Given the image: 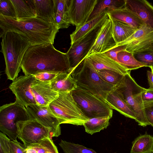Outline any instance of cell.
<instances>
[{
  "mask_svg": "<svg viewBox=\"0 0 153 153\" xmlns=\"http://www.w3.org/2000/svg\"><path fill=\"white\" fill-rule=\"evenodd\" d=\"M48 43L30 46L22 59L21 69L25 75L35 76L44 72L59 73L71 69L66 53Z\"/></svg>",
  "mask_w": 153,
  "mask_h": 153,
  "instance_id": "cell-1",
  "label": "cell"
},
{
  "mask_svg": "<svg viewBox=\"0 0 153 153\" xmlns=\"http://www.w3.org/2000/svg\"><path fill=\"white\" fill-rule=\"evenodd\" d=\"M0 37L7 32L19 33L26 38L31 46L53 44L59 30L53 24L37 17L18 20L0 15Z\"/></svg>",
  "mask_w": 153,
  "mask_h": 153,
  "instance_id": "cell-2",
  "label": "cell"
},
{
  "mask_svg": "<svg viewBox=\"0 0 153 153\" xmlns=\"http://www.w3.org/2000/svg\"><path fill=\"white\" fill-rule=\"evenodd\" d=\"M1 37V52L5 61V73L7 78L13 81L17 78L24 56L31 45L27 39L16 32H6Z\"/></svg>",
  "mask_w": 153,
  "mask_h": 153,
  "instance_id": "cell-3",
  "label": "cell"
},
{
  "mask_svg": "<svg viewBox=\"0 0 153 153\" xmlns=\"http://www.w3.org/2000/svg\"><path fill=\"white\" fill-rule=\"evenodd\" d=\"M71 72L77 86L88 90L104 100L108 93L115 88V86L102 79L87 57Z\"/></svg>",
  "mask_w": 153,
  "mask_h": 153,
  "instance_id": "cell-4",
  "label": "cell"
},
{
  "mask_svg": "<svg viewBox=\"0 0 153 153\" xmlns=\"http://www.w3.org/2000/svg\"><path fill=\"white\" fill-rule=\"evenodd\" d=\"M129 71L124 76L115 89L135 114L139 125L145 127L149 125L144 113L142 93L144 88L139 86L132 78Z\"/></svg>",
  "mask_w": 153,
  "mask_h": 153,
  "instance_id": "cell-5",
  "label": "cell"
},
{
  "mask_svg": "<svg viewBox=\"0 0 153 153\" xmlns=\"http://www.w3.org/2000/svg\"><path fill=\"white\" fill-rule=\"evenodd\" d=\"M49 106L62 124L83 125L88 119L79 107L71 92L59 93Z\"/></svg>",
  "mask_w": 153,
  "mask_h": 153,
  "instance_id": "cell-6",
  "label": "cell"
},
{
  "mask_svg": "<svg viewBox=\"0 0 153 153\" xmlns=\"http://www.w3.org/2000/svg\"><path fill=\"white\" fill-rule=\"evenodd\" d=\"M71 93L79 107L88 119L102 116L112 118V109L102 97L78 86Z\"/></svg>",
  "mask_w": 153,
  "mask_h": 153,
  "instance_id": "cell-7",
  "label": "cell"
},
{
  "mask_svg": "<svg viewBox=\"0 0 153 153\" xmlns=\"http://www.w3.org/2000/svg\"><path fill=\"white\" fill-rule=\"evenodd\" d=\"M31 119L26 107L16 100L0 107V131L11 140H17V122Z\"/></svg>",
  "mask_w": 153,
  "mask_h": 153,
  "instance_id": "cell-8",
  "label": "cell"
},
{
  "mask_svg": "<svg viewBox=\"0 0 153 153\" xmlns=\"http://www.w3.org/2000/svg\"><path fill=\"white\" fill-rule=\"evenodd\" d=\"M17 127L18 137L25 148L47 138H51L50 130L34 119L19 121Z\"/></svg>",
  "mask_w": 153,
  "mask_h": 153,
  "instance_id": "cell-9",
  "label": "cell"
},
{
  "mask_svg": "<svg viewBox=\"0 0 153 153\" xmlns=\"http://www.w3.org/2000/svg\"><path fill=\"white\" fill-rule=\"evenodd\" d=\"M101 26L91 30L82 38L71 44L66 53L71 70L87 57L96 40Z\"/></svg>",
  "mask_w": 153,
  "mask_h": 153,
  "instance_id": "cell-10",
  "label": "cell"
},
{
  "mask_svg": "<svg viewBox=\"0 0 153 153\" xmlns=\"http://www.w3.org/2000/svg\"><path fill=\"white\" fill-rule=\"evenodd\" d=\"M26 109L31 119L36 120L50 132V137H57L61 134L60 120L52 112L49 105H29Z\"/></svg>",
  "mask_w": 153,
  "mask_h": 153,
  "instance_id": "cell-11",
  "label": "cell"
},
{
  "mask_svg": "<svg viewBox=\"0 0 153 153\" xmlns=\"http://www.w3.org/2000/svg\"><path fill=\"white\" fill-rule=\"evenodd\" d=\"M97 0H71L68 6V14L70 24L77 29L88 21Z\"/></svg>",
  "mask_w": 153,
  "mask_h": 153,
  "instance_id": "cell-12",
  "label": "cell"
},
{
  "mask_svg": "<svg viewBox=\"0 0 153 153\" xmlns=\"http://www.w3.org/2000/svg\"><path fill=\"white\" fill-rule=\"evenodd\" d=\"M36 79L33 75L20 76L13 81L9 86L16 96V100L25 107L37 104L31 88Z\"/></svg>",
  "mask_w": 153,
  "mask_h": 153,
  "instance_id": "cell-13",
  "label": "cell"
},
{
  "mask_svg": "<svg viewBox=\"0 0 153 153\" xmlns=\"http://www.w3.org/2000/svg\"><path fill=\"white\" fill-rule=\"evenodd\" d=\"M153 44V29L143 24L129 38L119 45H126V50L133 54L151 47Z\"/></svg>",
  "mask_w": 153,
  "mask_h": 153,
  "instance_id": "cell-14",
  "label": "cell"
},
{
  "mask_svg": "<svg viewBox=\"0 0 153 153\" xmlns=\"http://www.w3.org/2000/svg\"><path fill=\"white\" fill-rule=\"evenodd\" d=\"M117 45L113 35L112 22L108 18L101 26L96 40L88 56L93 53H105Z\"/></svg>",
  "mask_w": 153,
  "mask_h": 153,
  "instance_id": "cell-15",
  "label": "cell"
},
{
  "mask_svg": "<svg viewBox=\"0 0 153 153\" xmlns=\"http://www.w3.org/2000/svg\"><path fill=\"white\" fill-rule=\"evenodd\" d=\"M31 88L36 103L39 105H49L59 95V93L51 89V81L36 79L32 84Z\"/></svg>",
  "mask_w": 153,
  "mask_h": 153,
  "instance_id": "cell-16",
  "label": "cell"
},
{
  "mask_svg": "<svg viewBox=\"0 0 153 153\" xmlns=\"http://www.w3.org/2000/svg\"><path fill=\"white\" fill-rule=\"evenodd\" d=\"M126 7L153 29V6L145 0H126Z\"/></svg>",
  "mask_w": 153,
  "mask_h": 153,
  "instance_id": "cell-17",
  "label": "cell"
},
{
  "mask_svg": "<svg viewBox=\"0 0 153 153\" xmlns=\"http://www.w3.org/2000/svg\"><path fill=\"white\" fill-rule=\"evenodd\" d=\"M87 57L91 61L97 71L109 70L123 75H125L129 71L104 53H93Z\"/></svg>",
  "mask_w": 153,
  "mask_h": 153,
  "instance_id": "cell-18",
  "label": "cell"
},
{
  "mask_svg": "<svg viewBox=\"0 0 153 153\" xmlns=\"http://www.w3.org/2000/svg\"><path fill=\"white\" fill-rule=\"evenodd\" d=\"M105 100L112 109H114L135 121L136 120L137 117L135 113L115 89L108 93Z\"/></svg>",
  "mask_w": 153,
  "mask_h": 153,
  "instance_id": "cell-19",
  "label": "cell"
},
{
  "mask_svg": "<svg viewBox=\"0 0 153 153\" xmlns=\"http://www.w3.org/2000/svg\"><path fill=\"white\" fill-rule=\"evenodd\" d=\"M108 18V13L104 12L76 29L70 35L71 44L82 38L91 30L101 26Z\"/></svg>",
  "mask_w": 153,
  "mask_h": 153,
  "instance_id": "cell-20",
  "label": "cell"
},
{
  "mask_svg": "<svg viewBox=\"0 0 153 153\" xmlns=\"http://www.w3.org/2000/svg\"><path fill=\"white\" fill-rule=\"evenodd\" d=\"M51 84V89L58 93L71 92L77 86L71 71L59 73Z\"/></svg>",
  "mask_w": 153,
  "mask_h": 153,
  "instance_id": "cell-21",
  "label": "cell"
},
{
  "mask_svg": "<svg viewBox=\"0 0 153 153\" xmlns=\"http://www.w3.org/2000/svg\"><path fill=\"white\" fill-rule=\"evenodd\" d=\"M107 13L109 18L124 22L137 29L144 24L141 19L126 7Z\"/></svg>",
  "mask_w": 153,
  "mask_h": 153,
  "instance_id": "cell-22",
  "label": "cell"
},
{
  "mask_svg": "<svg viewBox=\"0 0 153 153\" xmlns=\"http://www.w3.org/2000/svg\"><path fill=\"white\" fill-rule=\"evenodd\" d=\"M70 0H54V25L59 30L67 28L70 25L68 18Z\"/></svg>",
  "mask_w": 153,
  "mask_h": 153,
  "instance_id": "cell-23",
  "label": "cell"
},
{
  "mask_svg": "<svg viewBox=\"0 0 153 153\" xmlns=\"http://www.w3.org/2000/svg\"><path fill=\"white\" fill-rule=\"evenodd\" d=\"M36 17L54 25V0H33Z\"/></svg>",
  "mask_w": 153,
  "mask_h": 153,
  "instance_id": "cell-24",
  "label": "cell"
},
{
  "mask_svg": "<svg viewBox=\"0 0 153 153\" xmlns=\"http://www.w3.org/2000/svg\"><path fill=\"white\" fill-rule=\"evenodd\" d=\"M14 7L16 19L21 20L36 17L33 0H11Z\"/></svg>",
  "mask_w": 153,
  "mask_h": 153,
  "instance_id": "cell-25",
  "label": "cell"
},
{
  "mask_svg": "<svg viewBox=\"0 0 153 153\" xmlns=\"http://www.w3.org/2000/svg\"><path fill=\"white\" fill-rule=\"evenodd\" d=\"M126 0H97L88 21L104 12L107 13L126 7Z\"/></svg>",
  "mask_w": 153,
  "mask_h": 153,
  "instance_id": "cell-26",
  "label": "cell"
},
{
  "mask_svg": "<svg viewBox=\"0 0 153 153\" xmlns=\"http://www.w3.org/2000/svg\"><path fill=\"white\" fill-rule=\"evenodd\" d=\"M109 18L112 24L113 36L117 45L126 40L137 29L124 22Z\"/></svg>",
  "mask_w": 153,
  "mask_h": 153,
  "instance_id": "cell-27",
  "label": "cell"
},
{
  "mask_svg": "<svg viewBox=\"0 0 153 153\" xmlns=\"http://www.w3.org/2000/svg\"><path fill=\"white\" fill-rule=\"evenodd\" d=\"M153 149V136L145 134L133 141L130 153H152Z\"/></svg>",
  "mask_w": 153,
  "mask_h": 153,
  "instance_id": "cell-28",
  "label": "cell"
},
{
  "mask_svg": "<svg viewBox=\"0 0 153 153\" xmlns=\"http://www.w3.org/2000/svg\"><path fill=\"white\" fill-rule=\"evenodd\" d=\"M109 116L89 118L83 124L85 131L91 135L106 128L109 124Z\"/></svg>",
  "mask_w": 153,
  "mask_h": 153,
  "instance_id": "cell-29",
  "label": "cell"
},
{
  "mask_svg": "<svg viewBox=\"0 0 153 153\" xmlns=\"http://www.w3.org/2000/svg\"><path fill=\"white\" fill-rule=\"evenodd\" d=\"M118 62L128 71H131L145 66L137 61L133 54L126 50L119 52L117 54Z\"/></svg>",
  "mask_w": 153,
  "mask_h": 153,
  "instance_id": "cell-30",
  "label": "cell"
},
{
  "mask_svg": "<svg viewBox=\"0 0 153 153\" xmlns=\"http://www.w3.org/2000/svg\"><path fill=\"white\" fill-rule=\"evenodd\" d=\"M59 145L64 153H97L82 145L62 140Z\"/></svg>",
  "mask_w": 153,
  "mask_h": 153,
  "instance_id": "cell-31",
  "label": "cell"
},
{
  "mask_svg": "<svg viewBox=\"0 0 153 153\" xmlns=\"http://www.w3.org/2000/svg\"><path fill=\"white\" fill-rule=\"evenodd\" d=\"M100 76L105 82L116 86L122 80L125 75L113 71L102 70L97 71Z\"/></svg>",
  "mask_w": 153,
  "mask_h": 153,
  "instance_id": "cell-32",
  "label": "cell"
},
{
  "mask_svg": "<svg viewBox=\"0 0 153 153\" xmlns=\"http://www.w3.org/2000/svg\"><path fill=\"white\" fill-rule=\"evenodd\" d=\"M30 146L35 149L36 153H50L57 149L50 137Z\"/></svg>",
  "mask_w": 153,
  "mask_h": 153,
  "instance_id": "cell-33",
  "label": "cell"
},
{
  "mask_svg": "<svg viewBox=\"0 0 153 153\" xmlns=\"http://www.w3.org/2000/svg\"><path fill=\"white\" fill-rule=\"evenodd\" d=\"M134 58L145 67H153V49L151 47L133 54Z\"/></svg>",
  "mask_w": 153,
  "mask_h": 153,
  "instance_id": "cell-34",
  "label": "cell"
},
{
  "mask_svg": "<svg viewBox=\"0 0 153 153\" xmlns=\"http://www.w3.org/2000/svg\"><path fill=\"white\" fill-rule=\"evenodd\" d=\"M0 15L16 19L15 10L11 0H0Z\"/></svg>",
  "mask_w": 153,
  "mask_h": 153,
  "instance_id": "cell-35",
  "label": "cell"
},
{
  "mask_svg": "<svg viewBox=\"0 0 153 153\" xmlns=\"http://www.w3.org/2000/svg\"><path fill=\"white\" fill-rule=\"evenodd\" d=\"M10 139L7 135L0 132V153H10Z\"/></svg>",
  "mask_w": 153,
  "mask_h": 153,
  "instance_id": "cell-36",
  "label": "cell"
},
{
  "mask_svg": "<svg viewBox=\"0 0 153 153\" xmlns=\"http://www.w3.org/2000/svg\"><path fill=\"white\" fill-rule=\"evenodd\" d=\"M144 111L149 125L153 127V101L144 103Z\"/></svg>",
  "mask_w": 153,
  "mask_h": 153,
  "instance_id": "cell-37",
  "label": "cell"
},
{
  "mask_svg": "<svg viewBox=\"0 0 153 153\" xmlns=\"http://www.w3.org/2000/svg\"><path fill=\"white\" fill-rule=\"evenodd\" d=\"M126 45H117L114 48L104 53L111 59L118 62L117 58V54L121 51L126 50Z\"/></svg>",
  "mask_w": 153,
  "mask_h": 153,
  "instance_id": "cell-38",
  "label": "cell"
},
{
  "mask_svg": "<svg viewBox=\"0 0 153 153\" xmlns=\"http://www.w3.org/2000/svg\"><path fill=\"white\" fill-rule=\"evenodd\" d=\"M59 73L53 72H44L34 76L36 79L43 81H51Z\"/></svg>",
  "mask_w": 153,
  "mask_h": 153,
  "instance_id": "cell-39",
  "label": "cell"
},
{
  "mask_svg": "<svg viewBox=\"0 0 153 153\" xmlns=\"http://www.w3.org/2000/svg\"><path fill=\"white\" fill-rule=\"evenodd\" d=\"M10 153H25L26 148L17 140L10 141Z\"/></svg>",
  "mask_w": 153,
  "mask_h": 153,
  "instance_id": "cell-40",
  "label": "cell"
},
{
  "mask_svg": "<svg viewBox=\"0 0 153 153\" xmlns=\"http://www.w3.org/2000/svg\"><path fill=\"white\" fill-rule=\"evenodd\" d=\"M141 95L143 103L153 101V90L145 88L142 91Z\"/></svg>",
  "mask_w": 153,
  "mask_h": 153,
  "instance_id": "cell-41",
  "label": "cell"
},
{
  "mask_svg": "<svg viewBox=\"0 0 153 153\" xmlns=\"http://www.w3.org/2000/svg\"><path fill=\"white\" fill-rule=\"evenodd\" d=\"M147 76L149 89L153 90V73L152 72L148 71L147 73Z\"/></svg>",
  "mask_w": 153,
  "mask_h": 153,
  "instance_id": "cell-42",
  "label": "cell"
},
{
  "mask_svg": "<svg viewBox=\"0 0 153 153\" xmlns=\"http://www.w3.org/2000/svg\"><path fill=\"white\" fill-rule=\"evenodd\" d=\"M50 153H59L57 149Z\"/></svg>",
  "mask_w": 153,
  "mask_h": 153,
  "instance_id": "cell-43",
  "label": "cell"
},
{
  "mask_svg": "<svg viewBox=\"0 0 153 153\" xmlns=\"http://www.w3.org/2000/svg\"><path fill=\"white\" fill-rule=\"evenodd\" d=\"M150 68L151 69V71L153 73V67H150Z\"/></svg>",
  "mask_w": 153,
  "mask_h": 153,
  "instance_id": "cell-44",
  "label": "cell"
},
{
  "mask_svg": "<svg viewBox=\"0 0 153 153\" xmlns=\"http://www.w3.org/2000/svg\"><path fill=\"white\" fill-rule=\"evenodd\" d=\"M151 48L153 49V44L152 45Z\"/></svg>",
  "mask_w": 153,
  "mask_h": 153,
  "instance_id": "cell-45",
  "label": "cell"
},
{
  "mask_svg": "<svg viewBox=\"0 0 153 153\" xmlns=\"http://www.w3.org/2000/svg\"><path fill=\"white\" fill-rule=\"evenodd\" d=\"M152 153H153V150H152Z\"/></svg>",
  "mask_w": 153,
  "mask_h": 153,
  "instance_id": "cell-46",
  "label": "cell"
}]
</instances>
